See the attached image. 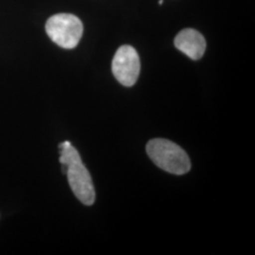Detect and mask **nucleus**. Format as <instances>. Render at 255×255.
Instances as JSON below:
<instances>
[{"instance_id": "1", "label": "nucleus", "mask_w": 255, "mask_h": 255, "mask_svg": "<svg viewBox=\"0 0 255 255\" xmlns=\"http://www.w3.org/2000/svg\"><path fill=\"white\" fill-rule=\"evenodd\" d=\"M59 147L60 163L74 195L82 203L90 206L96 200V192L91 175L82 164L81 155L69 141H64Z\"/></svg>"}, {"instance_id": "2", "label": "nucleus", "mask_w": 255, "mask_h": 255, "mask_svg": "<svg viewBox=\"0 0 255 255\" xmlns=\"http://www.w3.org/2000/svg\"><path fill=\"white\" fill-rule=\"evenodd\" d=\"M146 152L157 166L164 171L176 175L187 173L191 168L188 155L173 142L156 138L146 145Z\"/></svg>"}, {"instance_id": "3", "label": "nucleus", "mask_w": 255, "mask_h": 255, "mask_svg": "<svg viewBox=\"0 0 255 255\" xmlns=\"http://www.w3.org/2000/svg\"><path fill=\"white\" fill-rule=\"evenodd\" d=\"M46 30L49 38L58 46L71 49L78 46L83 33L80 18L70 13H58L47 20Z\"/></svg>"}, {"instance_id": "4", "label": "nucleus", "mask_w": 255, "mask_h": 255, "mask_svg": "<svg viewBox=\"0 0 255 255\" xmlns=\"http://www.w3.org/2000/svg\"><path fill=\"white\" fill-rule=\"evenodd\" d=\"M112 70L122 85H134L140 74V59L136 50L130 46H120L113 59Z\"/></svg>"}, {"instance_id": "5", "label": "nucleus", "mask_w": 255, "mask_h": 255, "mask_svg": "<svg viewBox=\"0 0 255 255\" xmlns=\"http://www.w3.org/2000/svg\"><path fill=\"white\" fill-rule=\"evenodd\" d=\"M175 46L192 60H200L206 49V41L196 29L185 28L175 38Z\"/></svg>"}, {"instance_id": "6", "label": "nucleus", "mask_w": 255, "mask_h": 255, "mask_svg": "<svg viewBox=\"0 0 255 255\" xmlns=\"http://www.w3.org/2000/svg\"><path fill=\"white\" fill-rule=\"evenodd\" d=\"M163 3H164L163 0H160V1H159V4H163Z\"/></svg>"}]
</instances>
